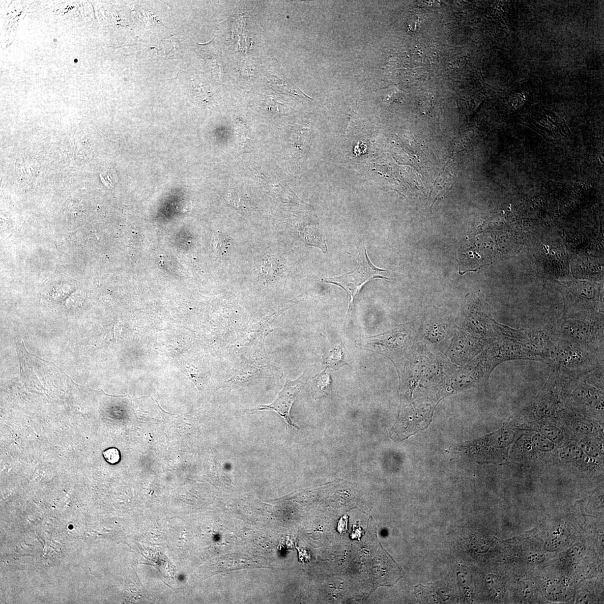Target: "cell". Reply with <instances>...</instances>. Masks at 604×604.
I'll return each mask as SVG.
<instances>
[{"mask_svg":"<svg viewBox=\"0 0 604 604\" xmlns=\"http://www.w3.org/2000/svg\"><path fill=\"white\" fill-rule=\"evenodd\" d=\"M553 335L545 362L552 372L566 379H575L604 366L603 353Z\"/></svg>","mask_w":604,"mask_h":604,"instance_id":"obj_1","label":"cell"},{"mask_svg":"<svg viewBox=\"0 0 604 604\" xmlns=\"http://www.w3.org/2000/svg\"><path fill=\"white\" fill-rule=\"evenodd\" d=\"M559 339L581 345L604 354V319L602 314L566 315L549 327Z\"/></svg>","mask_w":604,"mask_h":604,"instance_id":"obj_2","label":"cell"},{"mask_svg":"<svg viewBox=\"0 0 604 604\" xmlns=\"http://www.w3.org/2000/svg\"><path fill=\"white\" fill-rule=\"evenodd\" d=\"M384 271L373 264L368 256L366 247L363 245L359 247L358 265L354 270L339 277L325 278L322 282L339 286L346 291L350 298L347 311L348 317H350L355 299L362 287L373 279H387L382 274Z\"/></svg>","mask_w":604,"mask_h":604,"instance_id":"obj_3","label":"cell"},{"mask_svg":"<svg viewBox=\"0 0 604 604\" xmlns=\"http://www.w3.org/2000/svg\"><path fill=\"white\" fill-rule=\"evenodd\" d=\"M564 298L566 315H595L602 305V295L592 285H565L561 287Z\"/></svg>","mask_w":604,"mask_h":604,"instance_id":"obj_4","label":"cell"},{"mask_svg":"<svg viewBox=\"0 0 604 604\" xmlns=\"http://www.w3.org/2000/svg\"><path fill=\"white\" fill-rule=\"evenodd\" d=\"M308 373L309 372H307L306 370L297 380L287 379L283 390L280 392L273 402L268 405H262L260 408H257L256 410L271 411L277 412L285 419L287 428L293 427L299 429L298 426L294 424L293 421L291 420L290 412L303 385L306 382Z\"/></svg>","mask_w":604,"mask_h":604,"instance_id":"obj_5","label":"cell"},{"mask_svg":"<svg viewBox=\"0 0 604 604\" xmlns=\"http://www.w3.org/2000/svg\"><path fill=\"white\" fill-rule=\"evenodd\" d=\"M572 397L575 403L587 406L597 405L601 400L599 393L586 383L578 384L572 393Z\"/></svg>","mask_w":604,"mask_h":604,"instance_id":"obj_6","label":"cell"},{"mask_svg":"<svg viewBox=\"0 0 604 604\" xmlns=\"http://www.w3.org/2000/svg\"><path fill=\"white\" fill-rule=\"evenodd\" d=\"M312 395L315 399H321L329 394L331 390L332 379L327 371L316 375L312 380Z\"/></svg>","mask_w":604,"mask_h":604,"instance_id":"obj_7","label":"cell"},{"mask_svg":"<svg viewBox=\"0 0 604 604\" xmlns=\"http://www.w3.org/2000/svg\"><path fill=\"white\" fill-rule=\"evenodd\" d=\"M584 453L579 446L571 445L563 448L559 453V457L563 461L566 462L579 461L583 459Z\"/></svg>","mask_w":604,"mask_h":604,"instance_id":"obj_8","label":"cell"},{"mask_svg":"<svg viewBox=\"0 0 604 604\" xmlns=\"http://www.w3.org/2000/svg\"><path fill=\"white\" fill-rule=\"evenodd\" d=\"M342 356V348L338 346L334 350L331 351L330 353L323 356V359L325 360L327 368L333 369L335 371L340 367L346 364L344 363Z\"/></svg>","mask_w":604,"mask_h":604,"instance_id":"obj_9","label":"cell"},{"mask_svg":"<svg viewBox=\"0 0 604 604\" xmlns=\"http://www.w3.org/2000/svg\"><path fill=\"white\" fill-rule=\"evenodd\" d=\"M230 239L225 234L217 233L214 234L212 241L213 248L215 252L224 254L230 246Z\"/></svg>","mask_w":604,"mask_h":604,"instance_id":"obj_10","label":"cell"},{"mask_svg":"<svg viewBox=\"0 0 604 604\" xmlns=\"http://www.w3.org/2000/svg\"><path fill=\"white\" fill-rule=\"evenodd\" d=\"M532 442L535 448L542 452H549L552 451L555 447L554 443L541 433H536L533 436Z\"/></svg>","mask_w":604,"mask_h":604,"instance_id":"obj_11","label":"cell"},{"mask_svg":"<svg viewBox=\"0 0 604 604\" xmlns=\"http://www.w3.org/2000/svg\"><path fill=\"white\" fill-rule=\"evenodd\" d=\"M543 434L553 443L560 444L564 439V435L558 428L553 425H546L542 429Z\"/></svg>","mask_w":604,"mask_h":604,"instance_id":"obj_12","label":"cell"},{"mask_svg":"<svg viewBox=\"0 0 604 604\" xmlns=\"http://www.w3.org/2000/svg\"><path fill=\"white\" fill-rule=\"evenodd\" d=\"M579 447L582 450L583 453L589 456L597 457L599 455L600 451L597 444L591 439H582L579 443Z\"/></svg>","mask_w":604,"mask_h":604,"instance_id":"obj_13","label":"cell"},{"mask_svg":"<svg viewBox=\"0 0 604 604\" xmlns=\"http://www.w3.org/2000/svg\"><path fill=\"white\" fill-rule=\"evenodd\" d=\"M566 541V538L563 535L553 534L550 536L546 542V549L553 552L556 551L561 548L563 545L565 544Z\"/></svg>","mask_w":604,"mask_h":604,"instance_id":"obj_14","label":"cell"},{"mask_svg":"<svg viewBox=\"0 0 604 604\" xmlns=\"http://www.w3.org/2000/svg\"><path fill=\"white\" fill-rule=\"evenodd\" d=\"M100 176L101 182L109 189L114 188L118 180L116 172L113 169L104 170Z\"/></svg>","mask_w":604,"mask_h":604,"instance_id":"obj_15","label":"cell"},{"mask_svg":"<svg viewBox=\"0 0 604 604\" xmlns=\"http://www.w3.org/2000/svg\"><path fill=\"white\" fill-rule=\"evenodd\" d=\"M105 460L109 464L115 465L119 463L121 460V454L118 449L116 448H108L103 453Z\"/></svg>","mask_w":604,"mask_h":604,"instance_id":"obj_16","label":"cell"},{"mask_svg":"<svg viewBox=\"0 0 604 604\" xmlns=\"http://www.w3.org/2000/svg\"><path fill=\"white\" fill-rule=\"evenodd\" d=\"M571 425L575 431L584 433V434H589L593 432L594 430L589 422L581 419L574 420Z\"/></svg>","mask_w":604,"mask_h":604,"instance_id":"obj_17","label":"cell"},{"mask_svg":"<svg viewBox=\"0 0 604 604\" xmlns=\"http://www.w3.org/2000/svg\"><path fill=\"white\" fill-rule=\"evenodd\" d=\"M518 591L522 598L528 599L532 598L534 593V587L532 583L525 581L521 582Z\"/></svg>","mask_w":604,"mask_h":604,"instance_id":"obj_18","label":"cell"},{"mask_svg":"<svg viewBox=\"0 0 604 604\" xmlns=\"http://www.w3.org/2000/svg\"><path fill=\"white\" fill-rule=\"evenodd\" d=\"M545 559V554L536 553L532 554H530L528 557V561L530 563L536 564L544 561Z\"/></svg>","mask_w":604,"mask_h":604,"instance_id":"obj_19","label":"cell"},{"mask_svg":"<svg viewBox=\"0 0 604 604\" xmlns=\"http://www.w3.org/2000/svg\"><path fill=\"white\" fill-rule=\"evenodd\" d=\"M560 593V588L558 586L553 585L549 587L548 594L550 596H558Z\"/></svg>","mask_w":604,"mask_h":604,"instance_id":"obj_20","label":"cell"}]
</instances>
